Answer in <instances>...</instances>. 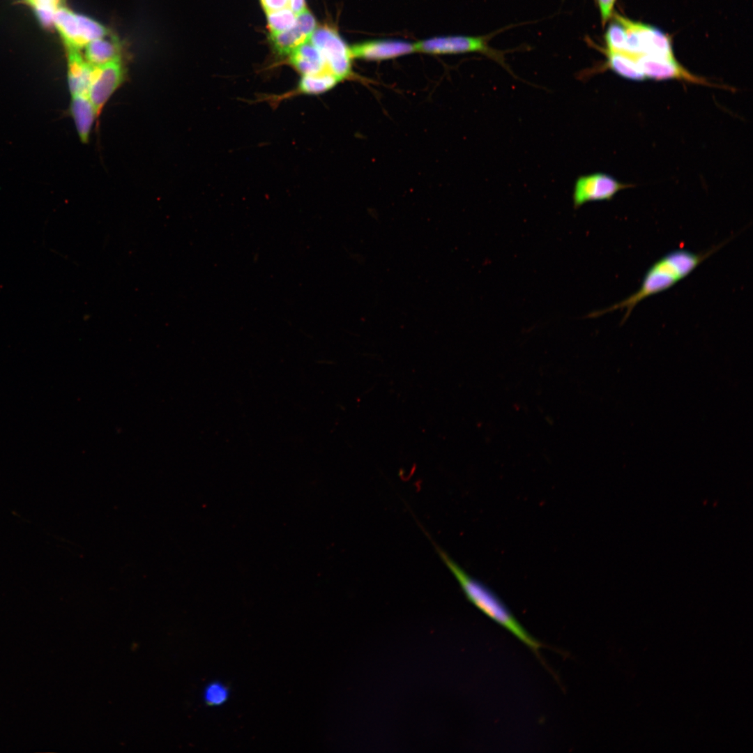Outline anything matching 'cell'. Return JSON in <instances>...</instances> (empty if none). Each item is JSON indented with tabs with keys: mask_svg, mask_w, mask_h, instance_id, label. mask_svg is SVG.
<instances>
[{
	"mask_svg": "<svg viewBox=\"0 0 753 753\" xmlns=\"http://www.w3.org/2000/svg\"><path fill=\"white\" fill-rule=\"evenodd\" d=\"M719 248L720 246H717L706 252L701 253L683 249L667 253L648 268L637 291L609 308L594 312V316L616 310H624L623 321H625L640 302L671 288L688 276Z\"/></svg>",
	"mask_w": 753,
	"mask_h": 753,
	"instance_id": "obj_1",
	"label": "cell"
},
{
	"mask_svg": "<svg viewBox=\"0 0 753 753\" xmlns=\"http://www.w3.org/2000/svg\"><path fill=\"white\" fill-rule=\"evenodd\" d=\"M436 552L452 572L467 599L483 614L505 628L529 648L538 657L542 644L533 637L512 615L501 599L486 585L469 575L441 548Z\"/></svg>",
	"mask_w": 753,
	"mask_h": 753,
	"instance_id": "obj_2",
	"label": "cell"
},
{
	"mask_svg": "<svg viewBox=\"0 0 753 753\" xmlns=\"http://www.w3.org/2000/svg\"><path fill=\"white\" fill-rule=\"evenodd\" d=\"M616 18L626 30L627 54L635 57L641 54L674 57L671 40L662 30L621 15H616Z\"/></svg>",
	"mask_w": 753,
	"mask_h": 753,
	"instance_id": "obj_3",
	"label": "cell"
},
{
	"mask_svg": "<svg viewBox=\"0 0 753 753\" xmlns=\"http://www.w3.org/2000/svg\"><path fill=\"white\" fill-rule=\"evenodd\" d=\"M52 27L58 31L68 50H78L106 35L105 29L98 22L64 6L56 11Z\"/></svg>",
	"mask_w": 753,
	"mask_h": 753,
	"instance_id": "obj_4",
	"label": "cell"
},
{
	"mask_svg": "<svg viewBox=\"0 0 753 753\" xmlns=\"http://www.w3.org/2000/svg\"><path fill=\"white\" fill-rule=\"evenodd\" d=\"M310 40L321 54L328 70L340 81L350 76L353 59L350 47L335 29L325 26L316 28Z\"/></svg>",
	"mask_w": 753,
	"mask_h": 753,
	"instance_id": "obj_5",
	"label": "cell"
},
{
	"mask_svg": "<svg viewBox=\"0 0 753 753\" xmlns=\"http://www.w3.org/2000/svg\"><path fill=\"white\" fill-rule=\"evenodd\" d=\"M486 37L450 36L431 38L413 43L414 51L431 54L480 52L503 66V55L488 44Z\"/></svg>",
	"mask_w": 753,
	"mask_h": 753,
	"instance_id": "obj_6",
	"label": "cell"
},
{
	"mask_svg": "<svg viewBox=\"0 0 753 753\" xmlns=\"http://www.w3.org/2000/svg\"><path fill=\"white\" fill-rule=\"evenodd\" d=\"M632 187L602 172L579 176L572 191L575 209L592 201H610L621 190Z\"/></svg>",
	"mask_w": 753,
	"mask_h": 753,
	"instance_id": "obj_7",
	"label": "cell"
},
{
	"mask_svg": "<svg viewBox=\"0 0 753 753\" xmlns=\"http://www.w3.org/2000/svg\"><path fill=\"white\" fill-rule=\"evenodd\" d=\"M122 79L123 70L119 60L94 66L87 96L98 114L121 83Z\"/></svg>",
	"mask_w": 753,
	"mask_h": 753,
	"instance_id": "obj_8",
	"label": "cell"
},
{
	"mask_svg": "<svg viewBox=\"0 0 753 753\" xmlns=\"http://www.w3.org/2000/svg\"><path fill=\"white\" fill-rule=\"evenodd\" d=\"M635 58L646 79H679L694 83H704L702 79L693 75L684 68L674 57L666 58L641 54Z\"/></svg>",
	"mask_w": 753,
	"mask_h": 753,
	"instance_id": "obj_9",
	"label": "cell"
},
{
	"mask_svg": "<svg viewBox=\"0 0 753 753\" xmlns=\"http://www.w3.org/2000/svg\"><path fill=\"white\" fill-rule=\"evenodd\" d=\"M316 26L314 17L308 10L305 9L297 14L293 27L283 32L270 35L273 50L280 56H289L296 48L310 40Z\"/></svg>",
	"mask_w": 753,
	"mask_h": 753,
	"instance_id": "obj_10",
	"label": "cell"
},
{
	"mask_svg": "<svg viewBox=\"0 0 753 753\" xmlns=\"http://www.w3.org/2000/svg\"><path fill=\"white\" fill-rule=\"evenodd\" d=\"M351 56L367 61H381L414 52L413 44L400 40H374L350 47Z\"/></svg>",
	"mask_w": 753,
	"mask_h": 753,
	"instance_id": "obj_11",
	"label": "cell"
},
{
	"mask_svg": "<svg viewBox=\"0 0 753 753\" xmlns=\"http://www.w3.org/2000/svg\"><path fill=\"white\" fill-rule=\"evenodd\" d=\"M288 56L290 64L301 76L324 73L333 75L328 70L320 52L310 40L296 48Z\"/></svg>",
	"mask_w": 753,
	"mask_h": 753,
	"instance_id": "obj_12",
	"label": "cell"
},
{
	"mask_svg": "<svg viewBox=\"0 0 753 753\" xmlns=\"http://www.w3.org/2000/svg\"><path fill=\"white\" fill-rule=\"evenodd\" d=\"M68 50V85L73 96L87 95L93 68L77 50Z\"/></svg>",
	"mask_w": 753,
	"mask_h": 753,
	"instance_id": "obj_13",
	"label": "cell"
},
{
	"mask_svg": "<svg viewBox=\"0 0 753 753\" xmlns=\"http://www.w3.org/2000/svg\"><path fill=\"white\" fill-rule=\"evenodd\" d=\"M72 114L81 139L87 141L95 119L98 114L87 95L73 96Z\"/></svg>",
	"mask_w": 753,
	"mask_h": 753,
	"instance_id": "obj_14",
	"label": "cell"
},
{
	"mask_svg": "<svg viewBox=\"0 0 753 753\" xmlns=\"http://www.w3.org/2000/svg\"><path fill=\"white\" fill-rule=\"evenodd\" d=\"M86 60L93 66H102L119 60V47L114 39L106 35L95 39L85 47Z\"/></svg>",
	"mask_w": 753,
	"mask_h": 753,
	"instance_id": "obj_15",
	"label": "cell"
},
{
	"mask_svg": "<svg viewBox=\"0 0 753 753\" xmlns=\"http://www.w3.org/2000/svg\"><path fill=\"white\" fill-rule=\"evenodd\" d=\"M607 67L621 77L632 80L644 81L646 77L638 66L635 56L625 52L606 50Z\"/></svg>",
	"mask_w": 753,
	"mask_h": 753,
	"instance_id": "obj_16",
	"label": "cell"
},
{
	"mask_svg": "<svg viewBox=\"0 0 753 753\" xmlns=\"http://www.w3.org/2000/svg\"><path fill=\"white\" fill-rule=\"evenodd\" d=\"M65 0H20L19 3L31 9L40 24L44 28H51L56 11Z\"/></svg>",
	"mask_w": 753,
	"mask_h": 753,
	"instance_id": "obj_17",
	"label": "cell"
},
{
	"mask_svg": "<svg viewBox=\"0 0 753 753\" xmlns=\"http://www.w3.org/2000/svg\"><path fill=\"white\" fill-rule=\"evenodd\" d=\"M340 82L337 77L330 73L303 75L297 90L303 94L317 95L333 89Z\"/></svg>",
	"mask_w": 753,
	"mask_h": 753,
	"instance_id": "obj_18",
	"label": "cell"
},
{
	"mask_svg": "<svg viewBox=\"0 0 753 753\" xmlns=\"http://www.w3.org/2000/svg\"><path fill=\"white\" fill-rule=\"evenodd\" d=\"M607 50L609 52H625L627 51V33L623 24L616 18L611 22L604 35Z\"/></svg>",
	"mask_w": 753,
	"mask_h": 753,
	"instance_id": "obj_19",
	"label": "cell"
},
{
	"mask_svg": "<svg viewBox=\"0 0 753 753\" xmlns=\"http://www.w3.org/2000/svg\"><path fill=\"white\" fill-rule=\"evenodd\" d=\"M297 14L290 8L267 13L268 28L270 35L277 34L293 27Z\"/></svg>",
	"mask_w": 753,
	"mask_h": 753,
	"instance_id": "obj_20",
	"label": "cell"
},
{
	"mask_svg": "<svg viewBox=\"0 0 753 753\" xmlns=\"http://www.w3.org/2000/svg\"><path fill=\"white\" fill-rule=\"evenodd\" d=\"M228 690L222 685L213 683L209 685L206 690L205 699L211 705H218L223 703L227 698Z\"/></svg>",
	"mask_w": 753,
	"mask_h": 753,
	"instance_id": "obj_21",
	"label": "cell"
},
{
	"mask_svg": "<svg viewBox=\"0 0 753 753\" xmlns=\"http://www.w3.org/2000/svg\"><path fill=\"white\" fill-rule=\"evenodd\" d=\"M260 1L266 14L290 8V0H260Z\"/></svg>",
	"mask_w": 753,
	"mask_h": 753,
	"instance_id": "obj_22",
	"label": "cell"
},
{
	"mask_svg": "<svg viewBox=\"0 0 753 753\" xmlns=\"http://www.w3.org/2000/svg\"><path fill=\"white\" fill-rule=\"evenodd\" d=\"M615 1L616 0H597L603 24L611 16Z\"/></svg>",
	"mask_w": 753,
	"mask_h": 753,
	"instance_id": "obj_23",
	"label": "cell"
},
{
	"mask_svg": "<svg viewBox=\"0 0 753 753\" xmlns=\"http://www.w3.org/2000/svg\"><path fill=\"white\" fill-rule=\"evenodd\" d=\"M290 8L296 13L298 14L305 9V0H290Z\"/></svg>",
	"mask_w": 753,
	"mask_h": 753,
	"instance_id": "obj_24",
	"label": "cell"
}]
</instances>
